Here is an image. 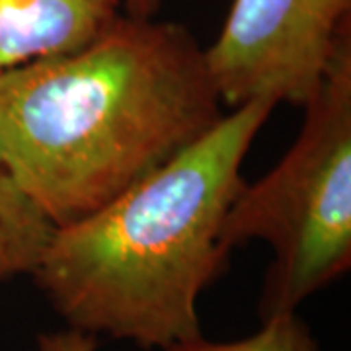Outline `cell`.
I'll return each mask as SVG.
<instances>
[{
  "instance_id": "obj_1",
  "label": "cell",
  "mask_w": 351,
  "mask_h": 351,
  "mask_svg": "<svg viewBox=\"0 0 351 351\" xmlns=\"http://www.w3.org/2000/svg\"><path fill=\"white\" fill-rule=\"evenodd\" d=\"M221 106L186 25L121 14L82 49L0 69V160L59 228L193 145Z\"/></svg>"
},
{
  "instance_id": "obj_2",
  "label": "cell",
  "mask_w": 351,
  "mask_h": 351,
  "mask_svg": "<svg viewBox=\"0 0 351 351\" xmlns=\"http://www.w3.org/2000/svg\"><path fill=\"white\" fill-rule=\"evenodd\" d=\"M274 108H234L98 211L53 230L32 276L69 328L162 351L203 336L197 301L225 271L221 226Z\"/></svg>"
},
{
  "instance_id": "obj_3",
  "label": "cell",
  "mask_w": 351,
  "mask_h": 351,
  "mask_svg": "<svg viewBox=\"0 0 351 351\" xmlns=\"http://www.w3.org/2000/svg\"><path fill=\"white\" fill-rule=\"evenodd\" d=\"M287 154L226 211L221 244L248 240L274 250L262 318L297 313L351 265V34L339 41Z\"/></svg>"
},
{
  "instance_id": "obj_4",
  "label": "cell",
  "mask_w": 351,
  "mask_h": 351,
  "mask_svg": "<svg viewBox=\"0 0 351 351\" xmlns=\"http://www.w3.org/2000/svg\"><path fill=\"white\" fill-rule=\"evenodd\" d=\"M348 34L351 0H232L203 57L232 110L256 100L304 108Z\"/></svg>"
},
{
  "instance_id": "obj_5",
  "label": "cell",
  "mask_w": 351,
  "mask_h": 351,
  "mask_svg": "<svg viewBox=\"0 0 351 351\" xmlns=\"http://www.w3.org/2000/svg\"><path fill=\"white\" fill-rule=\"evenodd\" d=\"M123 14V0H0V69L82 49Z\"/></svg>"
},
{
  "instance_id": "obj_6",
  "label": "cell",
  "mask_w": 351,
  "mask_h": 351,
  "mask_svg": "<svg viewBox=\"0 0 351 351\" xmlns=\"http://www.w3.org/2000/svg\"><path fill=\"white\" fill-rule=\"evenodd\" d=\"M53 230L0 160V285L34 274Z\"/></svg>"
},
{
  "instance_id": "obj_7",
  "label": "cell",
  "mask_w": 351,
  "mask_h": 351,
  "mask_svg": "<svg viewBox=\"0 0 351 351\" xmlns=\"http://www.w3.org/2000/svg\"><path fill=\"white\" fill-rule=\"evenodd\" d=\"M164 351H320L308 326L297 313L271 314L262 328L248 338L234 341H209L203 336L186 339Z\"/></svg>"
},
{
  "instance_id": "obj_8",
  "label": "cell",
  "mask_w": 351,
  "mask_h": 351,
  "mask_svg": "<svg viewBox=\"0 0 351 351\" xmlns=\"http://www.w3.org/2000/svg\"><path fill=\"white\" fill-rule=\"evenodd\" d=\"M98 336L66 328L61 332L41 334L38 338V351H96Z\"/></svg>"
},
{
  "instance_id": "obj_9",
  "label": "cell",
  "mask_w": 351,
  "mask_h": 351,
  "mask_svg": "<svg viewBox=\"0 0 351 351\" xmlns=\"http://www.w3.org/2000/svg\"><path fill=\"white\" fill-rule=\"evenodd\" d=\"M162 0H123V14L133 18H154Z\"/></svg>"
}]
</instances>
